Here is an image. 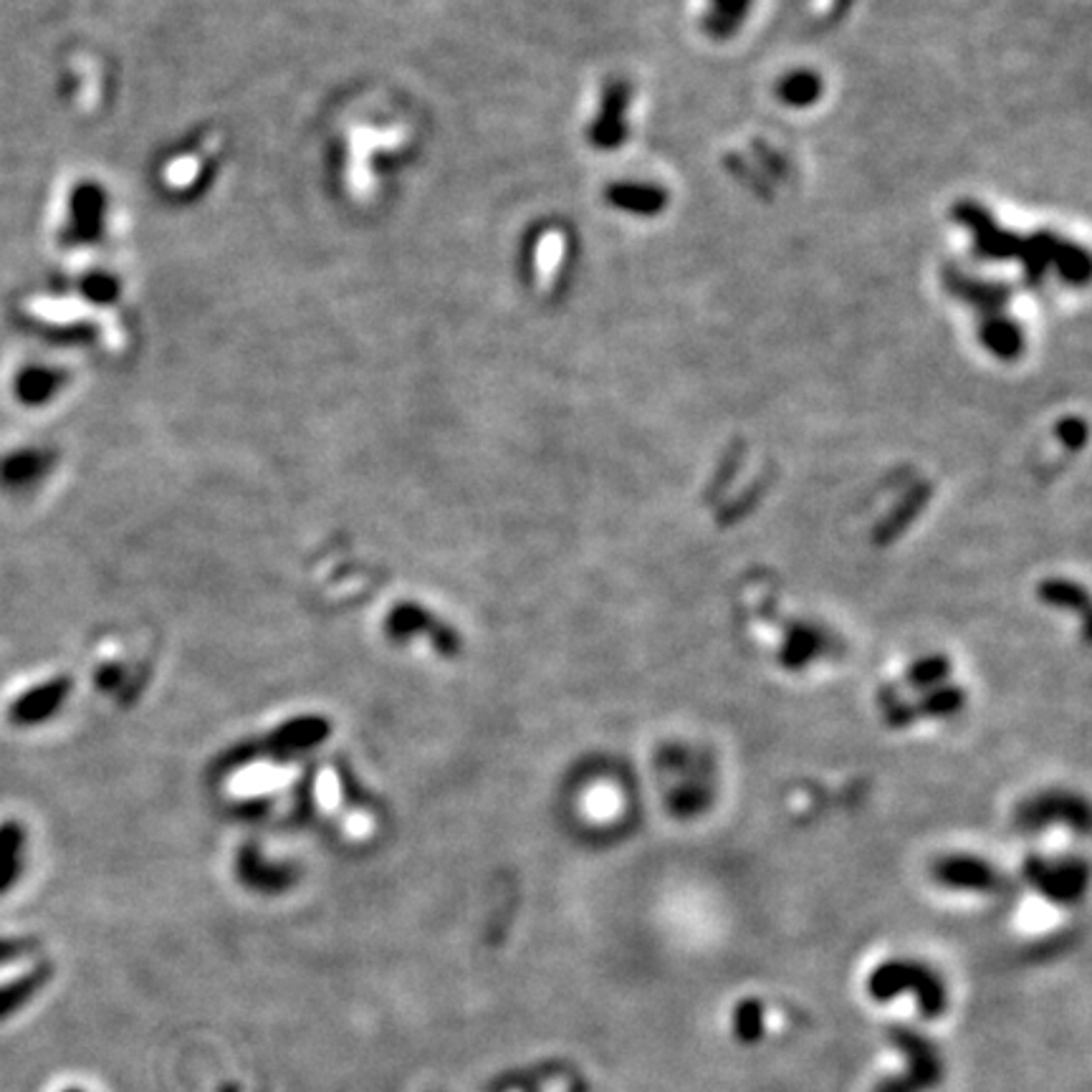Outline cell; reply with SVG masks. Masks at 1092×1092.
Returning a JSON list of instances; mask_svg holds the SVG:
<instances>
[{"mask_svg":"<svg viewBox=\"0 0 1092 1092\" xmlns=\"http://www.w3.org/2000/svg\"><path fill=\"white\" fill-rule=\"evenodd\" d=\"M331 733L329 719L316 713L296 716L266 736L246 741L233 746L218 758V772H236L256 762H289V758L312 752L314 746L324 744Z\"/></svg>","mask_w":1092,"mask_h":1092,"instance_id":"1","label":"cell"},{"mask_svg":"<svg viewBox=\"0 0 1092 1092\" xmlns=\"http://www.w3.org/2000/svg\"><path fill=\"white\" fill-rule=\"evenodd\" d=\"M385 632L397 643H407L413 638H425L436 648V653L453 657L461 653V638L448 622L438 620L430 610L418 603H397L385 617Z\"/></svg>","mask_w":1092,"mask_h":1092,"instance_id":"2","label":"cell"},{"mask_svg":"<svg viewBox=\"0 0 1092 1092\" xmlns=\"http://www.w3.org/2000/svg\"><path fill=\"white\" fill-rule=\"evenodd\" d=\"M868 987L875 999H890L898 997L900 991L911 989L913 994L919 997V1006L925 1016H938L946 1006V994L944 989H941L938 979L925 969H921V966H911V964L880 966V969L873 973Z\"/></svg>","mask_w":1092,"mask_h":1092,"instance_id":"3","label":"cell"},{"mask_svg":"<svg viewBox=\"0 0 1092 1092\" xmlns=\"http://www.w3.org/2000/svg\"><path fill=\"white\" fill-rule=\"evenodd\" d=\"M69 694H71L69 678H54L48 683H41V686L31 688L29 694L15 698V703L11 706V721L21 723V727H33V723L48 721L58 708L64 706V700L69 698Z\"/></svg>","mask_w":1092,"mask_h":1092,"instance_id":"4","label":"cell"},{"mask_svg":"<svg viewBox=\"0 0 1092 1092\" xmlns=\"http://www.w3.org/2000/svg\"><path fill=\"white\" fill-rule=\"evenodd\" d=\"M628 106H630V89L628 87L617 85V87L607 89L603 114L597 116L595 130H592V139H595V145L607 147V149L622 145L624 132H628V127H624V110H628Z\"/></svg>","mask_w":1092,"mask_h":1092,"instance_id":"5","label":"cell"},{"mask_svg":"<svg viewBox=\"0 0 1092 1092\" xmlns=\"http://www.w3.org/2000/svg\"><path fill=\"white\" fill-rule=\"evenodd\" d=\"M238 875L246 886L258 890H281L294 880V873L281 865H269L256 847H240L238 853Z\"/></svg>","mask_w":1092,"mask_h":1092,"instance_id":"6","label":"cell"},{"mask_svg":"<svg viewBox=\"0 0 1092 1092\" xmlns=\"http://www.w3.org/2000/svg\"><path fill=\"white\" fill-rule=\"evenodd\" d=\"M607 198L615 207L632 215H657L665 207V190L645 182H620L610 188Z\"/></svg>","mask_w":1092,"mask_h":1092,"instance_id":"7","label":"cell"},{"mask_svg":"<svg viewBox=\"0 0 1092 1092\" xmlns=\"http://www.w3.org/2000/svg\"><path fill=\"white\" fill-rule=\"evenodd\" d=\"M48 979H52V966L41 964L29 973H23V977L3 983L0 987V1022L13 1016L21 1006H26Z\"/></svg>","mask_w":1092,"mask_h":1092,"instance_id":"8","label":"cell"},{"mask_svg":"<svg viewBox=\"0 0 1092 1092\" xmlns=\"http://www.w3.org/2000/svg\"><path fill=\"white\" fill-rule=\"evenodd\" d=\"M23 860V828L15 822H5L0 828V896L13 886L21 873Z\"/></svg>","mask_w":1092,"mask_h":1092,"instance_id":"9","label":"cell"},{"mask_svg":"<svg viewBox=\"0 0 1092 1092\" xmlns=\"http://www.w3.org/2000/svg\"><path fill=\"white\" fill-rule=\"evenodd\" d=\"M748 11H752V0H711V11L706 15V29L716 38L731 36L744 23Z\"/></svg>","mask_w":1092,"mask_h":1092,"instance_id":"10","label":"cell"},{"mask_svg":"<svg viewBox=\"0 0 1092 1092\" xmlns=\"http://www.w3.org/2000/svg\"><path fill=\"white\" fill-rule=\"evenodd\" d=\"M981 339L999 357H1016L1024 345L1022 331L1014 327V322L1002 319V316H991V319L983 322Z\"/></svg>","mask_w":1092,"mask_h":1092,"instance_id":"11","label":"cell"},{"mask_svg":"<svg viewBox=\"0 0 1092 1092\" xmlns=\"http://www.w3.org/2000/svg\"><path fill=\"white\" fill-rule=\"evenodd\" d=\"M822 94V79L814 71L799 69L787 74L779 85L781 102L789 106H810Z\"/></svg>","mask_w":1092,"mask_h":1092,"instance_id":"12","label":"cell"},{"mask_svg":"<svg viewBox=\"0 0 1092 1092\" xmlns=\"http://www.w3.org/2000/svg\"><path fill=\"white\" fill-rule=\"evenodd\" d=\"M736 1032L744 1042H754L762 1035V1009H758L756 1002H748L739 1009Z\"/></svg>","mask_w":1092,"mask_h":1092,"instance_id":"13","label":"cell"},{"mask_svg":"<svg viewBox=\"0 0 1092 1092\" xmlns=\"http://www.w3.org/2000/svg\"><path fill=\"white\" fill-rule=\"evenodd\" d=\"M41 471H44V458L21 455V458H15L11 465H8L5 476L11 483H29V481L36 479Z\"/></svg>","mask_w":1092,"mask_h":1092,"instance_id":"14","label":"cell"},{"mask_svg":"<svg viewBox=\"0 0 1092 1092\" xmlns=\"http://www.w3.org/2000/svg\"><path fill=\"white\" fill-rule=\"evenodd\" d=\"M33 948H36V944L26 938H0V966L11 964L21 956H29Z\"/></svg>","mask_w":1092,"mask_h":1092,"instance_id":"15","label":"cell"},{"mask_svg":"<svg viewBox=\"0 0 1092 1092\" xmlns=\"http://www.w3.org/2000/svg\"><path fill=\"white\" fill-rule=\"evenodd\" d=\"M122 680H124V671L120 668V665H106V668H102L97 675L99 688H104V690H116L122 686Z\"/></svg>","mask_w":1092,"mask_h":1092,"instance_id":"16","label":"cell"},{"mask_svg":"<svg viewBox=\"0 0 1092 1092\" xmlns=\"http://www.w3.org/2000/svg\"><path fill=\"white\" fill-rule=\"evenodd\" d=\"M64 1092H81V1090H77V1088H71V1090H64Z\"/></svg>","mask_w":1092,"mask_h":1092,"instance_id":"17","label":"cell"}]
</instances>
